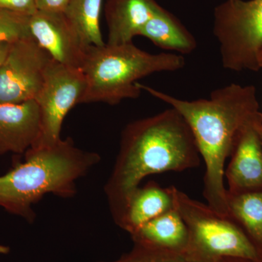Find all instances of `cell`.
I'll return each mask as SVG.
<instances>
[{
    "label": "cell",
    "mask_w": 262,
    "mask_h": 262,
    "mask_svg": "<svg viewBox=\"0 0 262 262\" xmlns=\"http://www.w3.org/2000/svg\"><path fill=\"white\" fill-rule=\"evenodd\" d=\"M262 115L244 127L225 171L227 192L243 194L262 190V142L255 123Z\"/></svg>",
    "instance_id": "cell-10"
},
{
    "label": "cell",
    "mask_w": 262,
    "mask_h": 262,
    "mask_svg": "<svg viewBox=\"0 0 262 262\" xmlns=\"http://www.w3.org/2000/svg\"><path fill=\"white\" fill-rule=\"evenodd\" d=\"M213 31L224 68L237 72L261 70L262 0H227L219 5Z\"/></svg>",
    "instance_id": "cell-6"
},
{
    "label": "cell",
    "mask_w": 262,
    "mask_h": 262,
    "mask_svg": "<svg viewBox=\"0 0 262 262\" xmlns=\"http://www.w3.org/2000/svg\"><path fill=\"white\" fill-rule=\"evenodd\" d=\"M0 9L31 15L37 11L36 0H0Z\"/></svg>",
    "instance_id": "cell-20"
},
{
    "label": "cell",
    "mask_w": 262,
    "mask_h": 262,
    "mask_svg": "<svg viewBox=\"0 0 262 262\" xmlns=\"http://www.w3.org/2000/svg\"><path fill=\"white\" fill-rule=\"evenodd\" d=\"M258 65H259L260 69H262V51L258 56Z\"/></svg>",
    "instance_id": "cell-26"
},
{
    "label": "cell",
    "mask_w": 262,
    "mask_h": 262,
    "mask_svg": "<svg viewBox=\"0 0 262 262\" xmlns=\"http://www.w3.org/2000/svg\"><path fill=\"white\" fill-rule=\"evenodd\" d=\"M98 262H191L181 253L134 244L128 253L113 261Z\"/></svg>",
    "instance_id": "cell-19"
},
{
    "label": "cell",
    "mask_w": 262,
    "mask_h": 262,
    "mask_svg": "<svg viewBox=\"0 0 262 262\" xmlns=\"http://www.w3.org/2000/svg\"><path fill=\"white\" fill-rule=\"evenodd\" d=\"M29 15L0 9V44L14 43L32 37L29 30Z\"/></svg>",
    "instance_id": "cell-18"
},
{
    "label": "cell",
    "mask_w": 262,
    "mask_h": 262,
    "mask_svg": "<svg viewBox=\"0 0 262 262\" xmlns=\"http://www.w3.org/2000/svg\"><path fill=\"white\" fill-rule=\"evenodd\" d=\"M176 206L187 227L184 256L191 262H218L224 257H241L261 262L256 249L239 225L189 198L175 188Z\"/></svg>",
    "instance_id": "cell-5"
},
{
    "label": "cell",
    "mask_w": 262,
    "mask_h": 262,
    "mask_svg": "<svg viewBox=\"0 0 262 262\" xmlns=\"http://www.w3.org/2000/svg\"><path fill=\"white\" fill-rule=\"evenodd\" d=\"M218 262H258L254 260L248 259L241 257H224L221 258Z\"/></svg>",
    "instance_id": "cell-23"
},
{
    "label": "cell",
    "mask_w": 262,
    "mask_h": 262,
    "mask_svg": "<svg viewBox=\"0 0 262 262\" xmlns=\"http://www.w3.org/2000/svg\"><path fill=\"white\" fill-rule=\"evenodd\" d=\"M51 60L32 37L13 43L0 66V103L35 100Z\"/></svg>",
    "instance_id": "cell-8"
},
{
    "label": "cell",
    "mask_w": 262,
    "mask_h": 262,
    "mask_svg": "<svg viewBox=\"0 0 262 262\" xmlns=\"http://www.w3.org/2000/svg\"><path fill=\"white\" fill-rule=\"evenodd\" d=\"M103 0H70L63 12L86 47L102 46L100 27Z\"/></svg>",
    "instance_id": "cell-17"
},
{
    "label": "cell",
    "mask_w": 262,
    "mask_h": 262,
    "mask_svg": "<svg viewBox=\"0 0 262 262\" xmlns=\"http://www.w3.org/2000/svg\"><path fill=\"white\" fill-rule=\"evenodd\" d=\"M255 127H256V130L257 131L262 142V118L259 119V120L256 122V123H255Z\"/></svg>",
    "instance_id": "cell-24"
},
{
    "label": "cell",
    "mask_w": 262,
    "mask_h": 262,
    "mask_svg": "<svg viewBox=\"0 0 262 262\" xmlns=\"http://www.w3.org/2000/svg\"><path fill=\"white\" fill-rule=\"evenodd\" d=\"M101 157L84 151L68 137L55 145L30 148L25 162L0 177V207L12 214L34 222L32 206L47 194L70 198L77 193L76 182L97 165Z\"/></svg>",
    "instance_id": "cell-3"
},
{
    "label": "cell",
    "mask_w": 262,
    "mask_h": 262,
    "mask_svg": "<svg viewBox=\"0 0 262 262\" xmlns=\"http://www.w3.org/2000/svg\"><path fill=\"white\" fill-rule=\"evenodd\" d=\"M175 188H163L154 182L136 188L118 227L130 234L150 220L177 208Z\"/></svg>",
    "instance_id": "cell-13"
},
{
    "label": "cell",
    "mask_w": 262,
    "mask_h": 262,
    "mask_svg": "<svg viewBox=\"0 0 262 262\" xmlns=\"http://www.w3.org/2000/svg\"><path fill=\"white\" fill-rule=\"evenodd\" d=\"M70 0H36L38 10L63 13Z\"/></svg>",
    "instance_id": "cell-21"
},
{
    "label": "cell",
    "mask_w": 262,
    "mask_h": 262,
    "mask_svg": "<svg viewBox=\"0 0 262 262\" xmlns=\"http://www.w3.org/2000/svg\"><path fill=\"white\" fill-rule=\"evenodd\" d=\"M182 55L151 54L134 43L89 46L81 70L86 88L81 103L103 102L117 105L140 96L138 80L162 72H176L185 66Z\"/></svg>",
    "instance_id": "cell-4"
},
{
    "label": "cell",
    "mask_w": 262,
    "mask_h": 262,
    "mask_svg": "<svg viewBox=\"0 0 262 262\" xmlns=\"http://www.w3.org/2000/svg\"><path fill=\"white\" fill-rule=\"evenodd\" d=\"M227 206L228 216L244 230L262 262V190L227 192Z\"/></svg>",
    "instance_id": "cell-16"
},
{
    "label": "cell",
    "mask_w": 262,
    "mask_h": 262,
    "mask_svg": "<svg viewBox=\"0 0 262 262\" xmlns=\"http://www.w3.org/2000/svg\"><path fill=\"white\" fill-rule=\"evenodd\" d=\"M85 88L81 69L51 60L35 99L40 113V132L31 148L49 147L61 140L63 120L75 105L81 103Z\"/></svg>",
    "instance_id": "cell-7"
},
{
    "label": "cell",
    "mask_w": 262,
    "mask_h": 262,
    "mask_svg": "<svg viewBox=\"0 0 262 262\" xmlns=\"http://www.w3.org/2000/svg\"><path fill=\"white\" fill-rule=\"evenodd\" d=\"M33 39L61 64L81 69L87 48L63 13L37 10L29 18Z\"/></svg>",
    "instance_id": "cell-9"
},
{
    "label": "cell",
    "mask_w": 262,
    "mask_h": 262,
    "mask_svg": "<svg viewBox=\"0 0 262 262\" xmlns=\"http://www.w3.org/2000/svg\"><path fill=\"white\" fill-rule=\"evenodd\" d=\"M134 244L184 255L188 230L177 208L150 220L130 234Z\"/></svg>",
    "instance_id": "cell-14"
},
{
    "label": "cell",
    "mask_w": 262,
    "mask_h": 262,
    "mask_svg": "<svg viewBox=\"0 0 262 262\" xmlns=\"http://www.w3.org/2000/svg\"><path fill=\"white\" fill-rule=\"evenodd\" d=\"M10 248L7 246H2L0 245V254H7L9 253Z\"/></svg>",
    "instance_id": "cell-25"
},
{
    "label": "cell",
    "mask_w": 262,
    "mask_h": 262,
    "mask_svg": "<svg viewBox=\"0 0 262 262\" xmlns=\"http://www.w3.org/2000/svg\"><path fill=\"white\" fill-rule=\"evenodd\" d=\"M201 157L190 127L175 108L127 124L104 186L115 224L121 223L129 198L143 179L153 174L196 168Z\"/></svg>",
    "instance_id": "cell-2"
},
{
    "label": "cell",
    "mask_w": 262,
    "mask_h": 262,
    "mask_svg": "<svg viewBox=\"0 0 262 262\" xmlns=\"http://www.w3.org/2000/svg\"><path fill=\"white\" fill-rule=\"evenodd\" d=\"M40 113L35 100L0 103V155L23 154L37 140Z\"/></svg>",
    "instance_id": "cell-11"
},
{
    "label": "cell",
    "mask_w": 262,
    "mask_h": 262,
    "mask_svg": "<svg viewBox=\"0 0 262 262\" xmlns=\"http://www.w3.org/2000/svg\"><path fill=\"white\" fill-rule=\"evenodd\" d=\"M161 6L155 0H107L105 16L108 27L106 44L133 42L141 29Z\"/></svg>",
    "instance_id": "cell-12"
},
{
    "label": "cell",
    "mask_w": 262,
    "mask_h": 262,
    "mask_svg": "<svg viewBox=\"0 0 262 262\" xmlns=\"http://www.w3.org/2000/svg\"><path fill=\"white\" fill-rule=\"evenodd\" d=\"M13 43H2L0 44V66L5 61L8 53H9L10 48H11Z\"/></svg>",
    "instance_id": "cell-22"
},
{
    "label": "cell",
    "mask_w": 262,
    "mask_h": 262,
    "mask_svg": "<svg viewBox=\"0 0 262 262\" xmlns=\"http://www.w3.org/2000/svg\"><path fill=\"white\" fill-rule=\"evenodd\" d=\"M136 85L184 117L206 165L203 194L207 205L228 216L224 183L226 160L233 152L244 127L262 115L256 88L232 83L213 91L208 99L186 101L139 82Z\"/></svg>",
    "instance_id": "cell-1"
},
{
    "label": "cell",
    "mask_w": 262,
    "mask_h": 262,
    "mask_svg": "<svg viewBox=\"0 0 262 262\" xmlns=\"http://www.w3.org/2000/svg\"><path fill=\"white\" fill-rule=\"evenodd\" d=\"M139 35L146 37L157 47L179 53H192L196 39L180 21L168 10H160L141 29Z\"/></svg>",
    "instance_id": "cell-15"
}]
</instances>
